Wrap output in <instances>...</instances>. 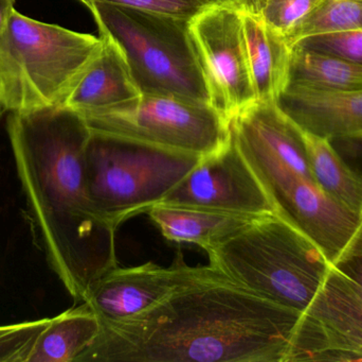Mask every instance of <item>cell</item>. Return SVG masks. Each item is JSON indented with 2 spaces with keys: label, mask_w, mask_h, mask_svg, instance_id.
<instances>
[{
  "label": "cell",
  "mask_w": 362,
  "mask_h": 362,
  "mask_svg": "<svg viewBox=\"0 0 362 362\" xmlns=\"http://www.w3.org/2000/svg\"><path fill=\"white\" fill-rule=\"evenodd\" d=\"M50 319L0 327V362H28Z\"/></svg>",
  "instance_id": "44dd1931"
},
{
  "label": "cell",
  "mask_w": 362,
  "mask_h": 362,
  "mask_svg": "<svg viewBox=\"0 0 362 362\" xmlns=\"http://www.w3.org/2000/svg\"><path fill=\"white\" fill-rule=\"evenodd\" d=\"M8 137L18 178L51 268L76 301L118 267L116 230L93 208L85 150L90 129L63 104L12 112Z\"/></svg>",
  "instance_id": "7a4b0ae2"
},
{
  "label": "cell",
  "mask_w": 362,
  "mask_h": 362,
  "mask_svg": "<svg viewBox=\"0 0 362 362\" xmlns=\"http://www.w3.org/2000/svg\"><path fill=\"white\" fill-rule=\"evenodd\" d=\"M15 0H0V35L6 29L11 15L15 11Z\"/></svg>",
  "instance_id": "83f0119b"
},
{
  "label": "cell",
  "mask_w": 362,
  "mask_h": 362,
  "mask_svg": "<svg viewBox=\"0 0 362 362\" xmlns=\"http://www.w3.org/2000/svg\"><path fill=\"white\" fill-rule=\"evenodd\" d=\"M332 266L358 285L362 290V221Z\"/></svg>",
  "instance_id": "d4e9b609"
},
{
  "label": "cell",
  "mask_w": 362,
  "mask_h": 362,
  "mask_svg": "<svg viewBox=\"0 0 362 362\" xmlns=\"http://www.w3.org/2000/svg\"><path fill=\"white\" fill-rule=\"evenodd\" d=\"M243 31L257 102L276 101L288 83L291 47L261 16L242 14Z\"/></svg>",
  "instance_id": "2e32d148"
},
{
  "label": "cell",
  "mask_w": 362,
  "mask_h": 362,
  "mask_svg": "<svg viewBox=\"0 0 362 362\" xmlns=\"http://www.w3.org/2000/svg\"><path fill=\"white\" fill-rule=\"evenodd\" d=\"M329 140L346 163L362 176V133Z\"/></svg>",
  "instance_id": "484cf974"
},
{
  "label": "cell",
  "mask_w": 362,
  "mask_h": 362,
  "mask_svg": "<svg viewBox=\"0 0 362 362\" xmlns=\"http://www.w3.org/2000/svg\"><path fill=\"white\" fill-rule=\"evenodd\" d=\"M202 159L91 132L85 150L89 198L117 231L160 203Z\"/></svg>",
  "instance_id": "8992f818"
},
{
  "label": "cell",
  "mask_w": 362,
  "mask_h": 362,
  "mask_svg": "<svg viewBox=\"0 0 362 362\" xmlns=\"http://www.w3.org/2000/svg\"><path fill=\"white\" fill-rule=\"evenodd\" d=\"M230 128L276 215L310 238L333 265L361 225L362 216L336 203L314 180L296 171L248 129L234 120Z\"/></svg>",
  "instance_id": "52a82bcc"
},
{
  "label": "cell",
  "mask_w": 362,
  "mask_h": 362,
  "mask_svg": "<svg viewBox=\"0 0 362 362\" xmlns=\"http://www.w3.org/2000/svg\"><path fill=\"white\" fill-rule=\"evenodd\" d=\"M303 136L317 186L336 203L362 216V176L338 154L327 138L304 131Z\"/></svg>",
  "instance_id": "ac0fdd59"
},
{
  "label": "cell",
  "mask_w": 362,
  "mask_h": 362,
  "mask_svg": "<svg viewBox=\"0 0 362 362\" xmlns=\"http://www.w3.org/2000/svg\"><path fill=\"white\" fill-rule=\"evenodd\" d=\"M158 204L255 217L276 214L232 132L221 150L204 157Z\"/></svg>",
  "instance_id": "8fae6325"
},
{
  "label": "cell",
  "mask_w": 362,
  "mask_h": 362,
  "mask_svg": "<svg viewBox=\"0 0 362 362\" xmlns=\"http://www.w3.org/2000/svg\"><path fill=\"white\" fill-rule=\"evenodd\" d=\"M288 84L320 91H361L362 65L336 55L291 47Z\"/></svg>",
  "instance_id": "d6986e66"
},
{
  "label": "cell",
  "mask_w": 362,
  "mask_h": 362,
  "mask_svg": "<svg viewBox=\"0 0 362 362\" xmlns=\"http://www.w3.org/2000/svg\"><path fill=\"white\" fill-rule=\"evenodd\" d=\"M4 112V106H2L1 102H0V117H1L2 113Z\"/></svg>",
  "instance_id": "f1b7e54d"
},
{
  "label": "cell",
  "mask_w": 362,
  "mask_h": 362,
  "mask_svg": "<svg viewBox=\"0 0 362 362\" xmlns=\"http://www.w3.org/2000/svg\"><path fill=\"white\" fill-rule=\"evenodd\" d=\"M102 49L72 87L63 106L82 117L133 101L141 96L116 44L100 34Z\"/></svg>",
  "instance_id": "5bb4252c"
},
{
  "label": "cell",
  "mask_w": 362,
  "mask_h": 362,
  "mask_svg": "<svg viewBox=\"0 0 362 362\" xmlns=\"http://www.w3.org/2000/svg\"><path fill=\"white\" fill-rule=\"evenodd\" d=\"M101 321L83 302L50 319L28 362H76L97 339Z\"/></svg>",
  "instance_id": "e0dca14e"
},
{
  "label": "cell",
  "mask_w": 362,
  "mask_h": 362,
  "mask_svg": "<svg viewBox=\"0 0 362 362\" xmlns=\"http://www.w3.org/2000/svg\"><path fill=\"white\" fill-rule=\"evenodd\" d=\"M221 276L225 274L211 265H187L178 253L170 267L148 261L110 270L91 286L84 303L101 322H119L141 314L182 287Z\"/></svg>",
  "instance_id": "7c38bea8"
},
{
  "label": "cell",
  "mask_w": 362,
  "mask_h": 362,
  "mask_svg": "<svg viewBox=\"0 0 362 362\" xmlns=\"http://www.w3.org/2000/svg\"><path fill=\"white\" fill-rule=\"evenodd\" d=\"M323 1L325 0H267L261 17L287 44L296 28Z\"/></svg>",
  "instance_id": "7402d4cb"
},
{
  "label": "cell",
  "mask_w": 362,
  "mask_h": 362,
  "mask_svg": "<svg viewBox=\"0 0 362 362\" xmlns=\"http://www.w3.org/2000/svg\"><path fill=\"white\" fill-rule=\"evenodd\" d=\"M302 131L333 140L362 133L361 91H333L286 85L276 100Z\"/></svg>",
  "instance_id": "4fadbf2b"
},
{
  "label": "cell",
  "mask_w": 362,
  "mask_h": 362,
  "mask_svg": "<svg viewBox=\"0 0 362 362\" xmlns=\"http://www.w3.org/2000/svg\"><path fill=\"white\" fill-rule=\"evenodd\" d=\"M148 213L163 237L177 244H196L206 252L261 218L163 204H156Z\"/></svg>",
  "instance_id": "9a60e30c"
},
{
  "label": "cell",
  "mask_w": 362,
  "mask_h": 362,
  "mask_svg": "<svg viewBox=\"0 0 362 362\" xmlns=\"http://www.w3.org/2000/svg\"><path fill=\"white\" fill-rule=\"evenodd\" d=\"M93 133L206 157L231 137L230 123L211 104L165 95H141L83 117Z\"/></svg>",
  "instance_id": "ba28073f"
},
{
  "label": "cell",
  "mask_w": 362,
  "mask_h": 362,
  "mask_svg": "<svg viewBox=\"0 0 362 362\" xmlns=\"http://www.w3.org/2000/svg\"><path fill=\"white\" fill-rule=\"evenodd\" d=\"M86 6L100 34L120 49L141 95L173 96L210 104L189 36V19L115 4Z\"/></svg>",
  "instance_id": "5b68a950"
},
{
  "label": "cell",
  "mask_w": 362,
  "mask_h": 362,
  "mask_svg": "<svg viewBox=\"0 0 362 362\" xmlns=\"http://www.w3.org/2000/svg\"><path fill=\"white\" fill-rule=\"evenodd\" d=\"M293 47L336 55L362 65V28L310 36L296 43Z\"/></svg>",
  "instance_id": "603a6c76"
},
{
  "label": "cell",
  "mask_w": 362,
  "mask_h": 362,
  "mask_svg": "<svg viewBox=\"0 0 362 362\" xmlns=\"http://www.w3.org/2000/svg\"><path fill=\"white\" fill-rule=\"evenodd\" d=\"M206 253L209 265L232 282L299 312L332 269L322 250L276 214L257 219Z\"/></svg>",
  "instance_id": "3957f363"
},
{
  "label": "cell",
  "mask_w": 362,
  "mask_h": 362,
  "mask_svg": "<svg viewBox=\"0 0 362 362\" xmlns=\"http://www.w3.org/2000/svg\"><path fill=\"white\" fill-rule=\"evenodd\" d=\"M211 6H227L234 9L242 14L261 16L262 11L267 0H209Z\"/></svg>",
  "instance_id": "4316f807"
},
{
  "label": "cell",
  "mask_w": 362,
  "mask_h": 362,
  "mask_svg": "<svg viewBox=\"0 0 362 362\" xmlns=\"http://www.w3.org/2000/svg\"><path fill=\"white\" fill-rule=\"evenodd\" d=\"M189 31L210 104L230 123L257 102L242 13L227 6H208L189 19Z\"/></svg>",
  "instance_id": "9c48e42d"
},
{
  "label": "cell",
  "mask_w": 362,
  "mask_h": 362,
  "mask_svg": "<svg viewBox=\"0 0 362 362\" xmlns=\"http://www.w3.org/2000/svg\"><path fill=\"white\" fill-rule=\"evenodd\" d=\"M301 314L217 276L101 322L76 362H285Z\"/></svg>",
  "instance_id": "6da1fadb"
},
{
  "label": "cell",
  "mask_w": 362,
  "mask_h": 362,
  "mask_svg": "<svg viewBox=\"0 0 362 362\" xmlns=\"http://www.w3.org/2000/svg\"><path fill=\"white\" fill-rule=\"evenodd\" d=\"M101 49V38L35 21L15 10L0 35L4 111L63 104Z\"/></svg>",
  "instance_id": "277c9868"
},
{
  "label": "cell",
  "mask_w": 362,
  "mask_h": 362,
  "mask_svg": "<svg viewBox=\"0 0 362 362\" xmlns=\"http://www.w3.org/2000/svg\"><path fill=\"white\" fill-rule=\"evenodd\" d=\"M362 28V0H325L293 32L287 45L305 38Z\"/></svg>",
  "instance_id": "ffe728a7"
},
{
  "label": "cell",
  "mask_w": 362,
  "mask_h": 362,
  "mask_svg": "<svg viewBox=\"0 0 362 362\" xmlns=\"http://www.w3.org/2000/svg\"><path fill=\"white\" fill-rule=\"evenodd\" d=\"M362 361V290L332 266L298 321L286 361Z\"/></svg>",
  "instance_id": "30bf717a"
},
{
  "label": "cell",
  "mask_w": 362,
  "mask_h": 362,
  "mask_svg": "<svg viewBox=\"0 0 362 362\" xmlns=\"http://www.w3.org/2000/svg\"><path fill=\"white\" fill-rule=\"evenodd\" d=\"M85 6L90 4H107L127 6L137 10L150 11L159 14L193 18L198 13L210 6L209 0H80Z\"/></svg>",
  "instance_id": "cb8c5ba5"
}]
</instances>
